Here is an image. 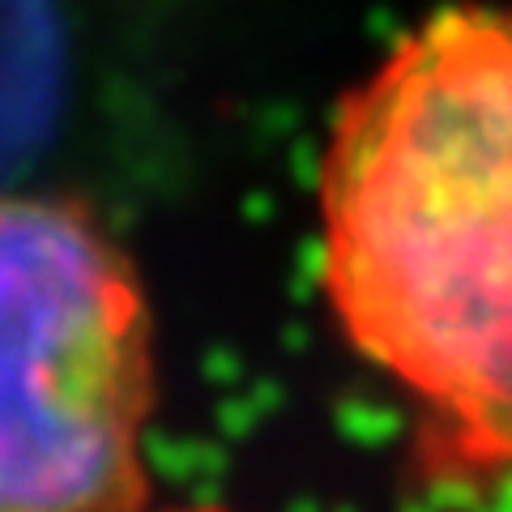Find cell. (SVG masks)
I'll return each instance as SVG.
<instances>
[{"label":"cell","instance_id":"7a4b0ae2","mask_svg":"<svg viewBox=\"0 0 512 512\" xmlns=\"http://www.w3.org/2000/svg\"><path fill=\"white\" fill-rule=\"evenodd\" d=\"M154 325L82 205L0 192V512H141Z\"/></svg>","mask_w":512,"mask_h":512},{"label":"cell","instance_id":"3957f363","mask_svg":"<svg viewBox=\"0 0 512 512\" xmlns=\"http://www.w3.org/2000/svg\"><path fill=\"white\" fill-rule=\"evenodd\" d=\"M180 512H222V508H180Z\"/></svg>","mask_w":512,"mask_h":512},{"label":"cell","instance_id":"6da1fadb","mask_svg":"<svg viewBox=\"0 0 512 512\" xmlns=\"http://www.w3.org/2000/svg\"><path fill=\"white\" fill-rule=\"evenodd\" d=\"M320 286L457 474L512 470V5L406 30L329 120Z\"/></svg>","mask_w":512,"mask_h":512}]
</instances>
